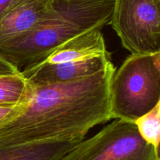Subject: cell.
Listing matches in <instances>:
<instances>
[{"instance_id": "11", "label": "cell", "mask_w": 160, "mask_h": 160, "mask_svg": "<svg viewBox=\"0 0 160 160\" xmlns=\"http://www.w3.org/2000/svg\"><path fill=\"white\" fill-rule=\"evenodd\" d=\"M142 138L159 151L160 102L134 122Z\"/></svg>"}, {"instance_id": "12", "label": "cell", "mask_w": 160, "mask_h": 160, "mask_svg": "<svg viewBox=\"0 0 160 160\" xmlns=\"http://www.w3.org/2000/svg\"><path fill=\"white\" fill-rule=\"evenodd\" d=\"M20 70L0 56V74H12L20 73Z\"/></svg>"}, {"instance_id": "10", "label": "cell", "mask_w": 160, "mask_h": 160, "mask_svg": "<svg viewBox=\"0 0 160 160\" xmlns=\"http://www.w3.org/2000/svg\"><path fill=\"white\" fill-rule=\"evenodd\" d=\"M32 88L31 83L21 72L0 74V106L17 107L27 103Z\"/></svg>"}, {"instance_id": "5", "label": "cell", "mask_w": 160, "mask_h": 160, "mask_svg": "<svg viewBox=\"0 0 160 160\" xmlns=\"http://www.w3.org/2000/svg\"><path fill=\"white\" fill-rule=\"evenodd\" d=\"M109 23L131 54L160 52V0H114Z\"/></svg>"}, {"instance_id": "2", "label": "cell", "mask_w": 160, "mask_h": 160, "mask_svg": "<svg viewBox=\"0 0 160 160\" xmlns=\"http://www.w3.org/2000/svg\"><path fill=\"white\" fill-rule=\"evenodd\" d=\"M114 0H52L26 34L0 45V56L20 71L43 60L72 38L109 24Z\"/></svg>"}, {"instance_id": "1", "label": "cell", "mask_w": 160, "mask_h": 160, "mask_svg": "<svg viewBox=\"0 0 160 160\" xmlns=\"http://www.w3.org/2000/svg\"><path fill=\"white\" fill-rule=\"evenodd\" d=\"M116 68L111 63L87 78L67 82L31 83L24 105L13 108L0 123V142L23 143L82 138L109 121V87Z\"/></svg>"}, {"instance_id": "8", "label": "cell", "mask_w": 160, "mask_h": 160, "mask_svg": "<svg viewBox=\"0 0 160 160\" xmlns=\"http://www.w3.org/2000/svg\"><path fill=\"white\" fill-rule=\"evenodd\" d=\"M82 138H62L23 143L0 142V160H59Z\"/></svg>"}, {"instance_id": "9", "label": "cell", "mask_w": 160, "mask_h": 160, "mask_svg": "<svg viewBox=\"0 0 160 160\" xmlns=\"http://www.w3.org/2000/svg\"><path fill=\"white\" fill-rule=\"evenodd\" d=\"M107 54L109 52L102 29L94 28L64 42L39 62L62 63Z\"/></svg>"}, {"instance_id": "6", "label": "cell", "mask_w": 160, "mask_h": 160, "mask_svg": "<svg viewBox=\"0 0 160 160\" xmlns=\"http://www.w3.org/2000/svg\"><path fill=\"white\" fill-rule=\"evenodd\" d=\"M111 63L112 61L109 53L62 63L38 62L25 67L20 72L31 83L67 82L95 74Z\"/></svg>"}, {"instance_id": "14", "label": "cell", "mask_w": 160, "mask_h": 160, "mask_svg": "<svg viewBox=\"0 0 160 160\" xmlns=\"http://www.w3.org/2000/svg\"><path fill=\"white\" fill-rule=\"evenodd\" d=\"M12 109L13 107H1L0 106V123L2 121L3 119L6 118V116L12 111Z\"/></svg>"}, {"instance_id": "13", "label": "cell", "mask_w": 160, "mask_h": 160, "mask_svg": "<svg viewBox=\"0 0 160 160\" xmlns=\"http://www.w3.org/2000/svg\"><path fill=\"white\" fill-rule=\"evenodd\" d=\"M17 1V0H0V18Z\"/></svg>"}, {"instance_id": "4", "label": "cell", "mask_w": 160, "mask_h": 160, "mask_svg": "<svg viewBox=\"0 0 160 160\" xmlns=\"http://www.w3.org/2000/svg\"><path fill=\"white\" fill-rule=\"evenodd\" d=\"M59 160H160L134 122L115 119L92 138L83 139Z\"/></svg>"}, {"instance_id": "3", "label": "cell", "mask_w": 160, "mask_h": 160, "mask_svg": "<svg viewBox=\"0 0 160 160\" xmlns=\"http://www.w3.org/2000/svg\"><path fill=\"white\" fill-rule=\"evenodd\" d=\"M112 119L134 122L160 102V52L131 54L115 70L109 87Z\"/></svg>"}, {"instance_id": "7", "label": "cell", "mask_w": 160, "mask_h": 160, "mask_svg": "<svg viewBox=\"0 0 160 160\" xmlns=\"http://www.w3.org/2000/svg\"><path fill=\"white\" fill-rule=\"evenodd\" d=\"M52 0H17L0 18V45L31 31Z\"/></svg>"}]
</instances>
